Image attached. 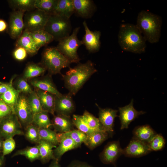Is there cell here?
<instances>
[{"label":"cell","instance_id":"cell-1","mask_svg":"<svg viewBox=\"0 0 167 167\" xmlns=\"http://www.w3.org/2000/svg\"><path fill=\"white\" fill-rule=\"evenodd\" d=\"M97 71L93 63L88 60L79 63L73 68H69L65 75L62 74L65 86L72 95H75L91 76Z\"/></svg>","mask_w":167,"mask_h":167},{"label":"cell","instance_id":"cell-2","mask_svg":"<svg viewBox=\"0 0 167 167\" xmlns=\"http://www.w3.org/2000/svg\"><path fill=\"white\" fill-rule=\"evenodd\" d=\"M118 42L123 50L135 54L145 52L146 40L135 25L126 23L119 27Z\"/></svg>","mask_w":167,"mask_h":167},{"label":"cell","instance_id":"cell-3","mask_svg":"<svg viewBox=\"0 0 167 167\" xmlns=\"http://www.w3.org/2000/svg\"><path fill=\"white\" fill-rule=\"evenodd\" d=\"M162 23L160 16L142 10L138 14L135 25L146 41L153 44L157 43L160 38Z\"/></svg>","mask_w":167,"mask_h":167},{"label":"cell","instance_id":"cell-4","mask_svg":"<svg viewBox=\"0 0 167 167\" xmlns=\"http://www.w3.org/2000/svg\"><path fill=\"white\" fill-rule=\"evenodd\" d=\"M41 63L50 75L61 74V70L65 68L70 67L72 63L56 47H48L44 50L42 54Z\"/></svg>","mask_w":167,"mask_h":167},{"label":"cell","instance_id":"cell-5","mask_svg":"<svg viewBox=\"0 0 167 167\" xmlns=\"http://www.w3.org/2000/svg\"><path fill=\"white\" fill-rule=\"evenodd\" d=\"M44 30L51 35L54 40L59 41L70 35L72 30L70 18L55 15H50Z\"/></svg>","mask_w":167,"mask_h":167},{"label":"cell","instance_id":"cell-6","mask_svg":"<svg viewBox=\"0 0 167 167\" xmlns=\"http://www.w3.org/2000/svg\"><path fill=\"white\" fill-rule=\"evenodd\" d=\"M79 29V27L75 28L71 35L59 41L56 47L71 63H79L80 60L77 50L83 43L77 37Z\"/></svg>","mask_w":167,"mask_h":167},{"label":"cell","instance_id":"cell-7","mask_svg":"<svg viewBox=\"0 0 167 167\" xmlns=\"http://www.w3.org/2000/svg\"><path fill=\"white\" fill-rule=\"evenodd\" d=\"M49 16L37 9L25 12L24 16V30L31 32L44 30Z\"/></svg>","mask_w":167,"mask_h":167},{"label":"cell","instance_id":"cell-8","mask_svg":"<svg viewBox=\"0 0 167 167\" xmlns=\"http://www.w3.org/2000/svg\"><path fill=\"white\" fill-rule=\"evenodd\" d=\"M24 134L22 126L15 114H11L0 122V136L4 140Z\"/></svg>","mask_w":167,"mask_h":167},{"label":"cell","instance_id":"cell-9","mask_svg":"<svg viewBox=\"0 0 167 167\" xmlns=\"http://www.w3.org/2000/svg\"><path fill=\"white\" fill-rule=\"evenodd\" d=\"M15 114L22 126L25 128L32 124L33 114L28 104L27 96L21 93L19 96L14 110Z\"/></svg>","mask_w":167,"mask_h":167},{"label":"cell","instance_id":"cell-10","mask_svg":"<svg viewBox=\"0 0 167 167\" xmlns=\"http://www.w3.org/2000/svg\"><path fill=\"white\" fill-rule=\"evenodd\" d=\"M24 13L21 11H13L10 14L7 31L12 39H17L24 30Z\"/></svg>","mask_w":167,"mask_h":167},{"label":"cell","instance_id":"cell-11","mask_svg":"<svg viewBox=\"0 0 167 167\" xmlns=\"http://www.w3.org/2000/svg\"><path fill=\"white\" fill-rule=\"evenodd\" d=\"M123 154V149L119 141L109 142L100 154L101 161L106 164H114L119 156Z\"/></svg>","mask_w":167,"mask_h":167},{"label":"cell","instance_id":"cell-12","mask_svg":"<svg viewBox=\"0 0 167 167\" xmlns=\"http://www.w3.org/2000/svg\"><path fill=\"white\" fill-rule=\"evenodd\" d=\"M85 34L82 41L86 49L90 53L98 52L100 48L101 43L100 38L101 35L99 31H92L90 30L86 21L83 22Z\"/></svg>","mask_w":167,"mask_h":167},{"label":"cell","instance_id":"cell-13","mask_svg":"<svg viewBox=\"0 0 167 167\" xmlns=\"http://www.w3.org/2000/svg\"><path fill=\"white\" fill-rule=\"evenodd\" d=\"M133 100L130 104L125 106L118 108L119 115L118 117L121 122L120 129H127L130 123L139 115L146 113L143 111H138L133 106Z\"/></svg>","mask_w":167,"mask_h":167},{"label":"cell","instance_id":"cell-14","mask_svg":"<svg viewBox=\"0 0 167 167\" xmlns=\"http://www.w3.org/2000/svg\"><path fill=\"white\" fill-rule=\"evenodd\" d=\"M97 105L99 110V120L103 130L111 136L114 131L113 127L115 118L118 116V111L111 108H102Z\"/></svg>","mask_w":167,"mask_h":167},{"label":"cell","instance_id":"cell-15","mask_svg":"<svg viewBox=\"0 0 167 167\" xmlns=\"http://www.w3.org/2000/svg\"><path fill=\"white\" fill-rule=\"evenodd\" d=\"M151 151L148 143L132 138L127 146L123 149V154L128 157H138Z\"/></svg>","mask_w":167,"mask_h":167},{"label":"cell","instance_id":"cell-16","mask_svg":"<svg viewBox=\"0 0 167 167\" xmlns=\"http://www.w3.org/2000/svg\"><path fill=\"white\" fill-rule=\"evenodd\" d=\"M70 93L55 96V112L57 114L70 116L75 109V105Z\"/></svg>","mask_w":167,"mask_h":167},{"label":"cell","instance_id":"cell-17","mask_svg":"<svg viewBox=\"0 0 167 167\" xmlns=\"http://www.w3.org/2000/svg\"><path fill=\"white\" fill-rule=\"evenodd\" d=\"M51 75L48 74L46 76L39 78H33L28 80L30 84L34 88L39 89L50 92L56 96H59L61 94L57 89L54 84Z\"/></svg>","mask_w":167,"mask_h":167},{"label":"cell","instance_id":"cell-18","mask_svg":"<svg viewBox=\"0 0 167 167\" xmlns=\"http://www.w3.org/2000/svg\"><path fill=\"white\" fill-rule=\"evenodd\" d=\"M75 13L84 18L91 17L96 11L97 7L92 0H73Z\"/></svg>","mask_w":167,"mask_h":167},{"label":"cell","instance_id":"cell-19","mask_svg":"<svg viewBox=\"0 0 167 167\" xmlns=\"http://www.w3.org/2000/svg\"><path fill=\"white\" fill-rule=\"evenodd\" d=\"M57 134L59 143L53 152L56 159L59 161L66 152L79 147L70 137L62 136L60 133Z\"/></svg>","mask_w":167,"mask_h":167},{"label":"cell","instance_id":"cell-20","mask_svg":"<svg viewBox=\"0 0 167 167\" xmlns=\"http://www.w3.org/2000/svg\"><path fill=\"white\" fill-rule=\"evenodd\" d=\"M51 122L54 131L59 133L69 132L73 130L74 126L70 116L62 115H54Z\"/></svg>","mask_w":167,"mask_h":167},{"label":"cell","instance_id":"cell-21","mask_svg":"<svg viewBox=\"0 0 167 167\" xmlns=\"http://www.w3.org/2000/svg\"><path fill=\"white\" fill-rule=\"evenodd\" d=\"M40 100L42 109L54 115L55 96L47 92L34 88Z\"/></svg>","mask_w":167,"mask_h":167},{"label":"cell","instance_id":"cell-22","mask_svg":"<svg viewBox=\"0 0 167 167\" xmlns=\"http://www.w3.org/2000/svg\"><path fill=\"white\" fill-rule=\"evenodd\" d=\"M15 47L24 48L28 54L31 56L36 55L39 49L37 47L29 32L24 30L20 36L17 39Z\"/></svg>","mask_w":167,"mask_h":167},{"label":"cell","instance_id":"cell-23","mask_svg":"<svg viewBox=\"0 0 167 167\" xmlns=\"http://www.w3.org/2000/svg\"><path fill=\"white\" fill-rule=\"evenodd\" d=\"M132 138L148 143L157 134L148 125L138 126L134 129Z\"/></svg>","mask_w":167,"mask_h":167},{"label":"cell","instance_id":"cell-24","mask_svg":"<svg viewBox=\"0 0 167 167\" xmlns=\"http://www.w3.org/2000/svg\"><path fill=\"white\" fill-rule=\"evenodd\" d=\"M109 136V134L104 130L96 131L87 135L84 143L89 148L93 150L102 143Z\"/></svg>","mask_w":167,"mask_h":167},{"label":"cell","instance_id":"cell-25","mask_svg":"<svg viewBox=\"0 0 167 167\" xmlns=\"http://www.w3.org/2000/svg\"><path fill=\"white\" fill-rule=\"evenodd\" d=\"M37 145L39 150V160L42 162L45 163L50 160L56 159L53 150V148H56V146L42 139H40Z\"/></svg>","mask_w":167,"mask_h":167},{"label":"cell","instance_id":"cell-26","mask_svg":"<svg viewBox=\"0 0 167 167\" xmlns=\"http://www.w3.org/2000/svg\"><path fill=\"white\" fill-rule=\"evenodd\" d=\"M46 71L45 67L41 63H28L24 70L22 77L28 81L43 75Z\"/></svg>","mask_w":167,"mask_h":167},{"label":"cell","instance_id":"cell-27","mask_svg":"<svg viewBox=\"0 0 167 167\" xmlns=\"http://www.w3.org/2000/svg\"><path fill=\"white\" fill-rule=\"evenodd\" d=\"M74 13L73 0H58L54 15L70 18Z\"/></svg>","mask_w":167,"mask_h":167},{"label":"cell","instance_id":"cell-28","mask_svg":"<svg viewBox=\"0 0 167 167\" xmlns=\"http://www.w3.org/2000/svg\"><path fill=\"white\" fill-rule=\"evenodd\" d=\"M20 93L14 87L13 81L7 90L4 94L0 95V98L12 109L14 112V108Z\"/></svg>","mask_w":167,"mask_h":167},{"label":"cell","instance_id":"cell-29","mask_svg":"<svg viewBox=\"0 0 167 167\" xmlns=\"http://www.w3.org/2000/svg\"><path fill=\"white\" fill-rule=\"evenodd\" d=\"M29 32L39 49L54 40L53 36L44 30Z\"/></svg>","mask_w":167,"mask_h":167},{"label":"cell","instance_id":"cell-30","mask_svg":"<svg viewBox=\"0 0 167 167\" xmlns=\"http://www.w3.org/2000/svg\"><path fill=\"white\" fill-rule=\"evenodd\" d=\"M35 0H10L8 1L10 6L13 11L25 12L35 9Z\"/></svg>","mask_w":167,"mask_h":167},{"label":"cell","instance_id":"cell-31","mask_svg":"<svg viewBox=\"0 0 167 167\" xmlns=\"http://www.w3.org/2000/svg\"><path fill=\"white\" fill-rule=\"evenodd\" d=\"M49 113L43 111L34 114L32 124L38 128H50L52 126V124Z\"/></svg>","mask_w":167,"mask_h":167},{"label":"cell","instance_id":"cell-32","mask_svg":"<svg viewBox=\"0 0 167 167\" xmlns=\"http://www.w3.org/2000/svg\"><path fill=\"white\" fill-rule=\"evenodd\" d=\"M58 0H35L36 9L40 10L48 15L54 14Z\"/></svg>","mask_w":167,"mask_h":167},{"label":"cell","instance_id":"cell-33","mask_svg":"<svg viewBox=\"0 0 167 167\" xmlns=\"http://www.w3.org/2000/svg\"><path fill=\"white\" fill-rule=\"evenodd\" d=\"M21 155L25 156L32 162L39 160V150L37 145L33 147H27L23 149L18 150L13 155V156Z\"/></svg>","mask_w":167,"mask_h":167},{"label":"cell","instance_id":"cell-34","mask_svg":"<svg viewBox=\"0 0 167 167\" xmlns=\"http://www.w3.org/2000/svg\"><path fill=\"white\" fill-rule=\"evenodd\" d=\"M39 134L41 139L47 141L56 147L59 143L57 133L50 128H39Z\"/></svg>","mask_w":167,"mask_h":167},{"label":"cell","instance_id":"cell-35","mask_svg":"<svg viewBox=\"0 0 167 167\" xmlns=\"http://www.w3.org/2000/svg\"><path fill=\"white\" fill-rule=\"evenodd\" d=\"M82 116L84 121L92 130L95 131L104 130L98 118L87 110L84 111Z\"/></svg>","mask_w":167,"mask_h":167},{"label":"cell","instance_id":"cell-36","mask_svg":"<svg viewBox=\"0 0 167 167\" xmlns=\"http://www.w3.org/2000/svg\"><path fill=\"white\" fill-rule=\"evenodd\" d=\"M24 135L26 138L32 143L37 144L41 139L39 134V128L32 124L25 128Z\"/></svg>","mask_w":167,"mask_h":167},{"label":"cell","instance_id":"cell-37","mask_svg":"<svg viewBox=\"0 0 167 167\" xmlns=\"http://www.w3.org/2000/svg\"><path fill=\"white\" fill-rule=\"evenodd\" d=\"M27 99L29 106L33 115L43 111L39 98L34 90L28 95Z\"/></svg>","mask_w":167,"mask_h":167},{"label":"cell","instance_id":"cell-38","mask_svg":"<svg viewBox=\"0 0 167 167\" xmlns=\"http://www.w3.org/2000/svg\"><path fill=\"white\" fill-rule=\"evenodd\" d=\"M60 133L62 136L71 138L79 147L84 142L87 136L85 133L78 130H72L67 132Z\"/></svg>","mask_w":167,"mask_h":167},{"label":"cell","instance_id":"cell-39","mask_svg":"<svg viewBox=\"0 0 167 167\" xmlns=\"http://www.w3.org/2000/svg\"><path fill=\"white\" fill-rule=\"evenodd\" d=\"M13 85L20 93L25 95H28L33 91L27 80L22 77L17 78L13 82Z\"/></svg>","mask_w":167,"mask_h":167},{"label":"cell","instance_id":"cell-40","mask_svg":"<svg viewBox=\"0 0 167 167\" xmlns=\"http://www.w3.org/2000/svg\"><path fill=\"white\" fill-rule=\"evenodd\" d=\"M72 119L74 126L78 130L85 133L87 135L96 131L89 127L84 121L82 115L74 114Z\"/></svg>","mask_w":167,"mask_h":167},{"label":"cell","instance_id":"cell-41","mask_svg":"<svg viewBox=\"0 0 167 167\" xmlns=\"http://www.w3.org/2000/svg\"><path fill=\"white\" fill-rule=\"evenodd\" d=\"M165 143V140L162 135L156 134L148 144L152 151H156L162 149Z\"/></svg>","mask_w":167,"mask_h":167},{"label":"cell","instance_id":"cell-42","mask_svg":"<svg viewBox=\"0 0 167 167\" xmlns=\"http://www.w3.org/2000/svg\"><path fill=\"white\" fill-rule=\"evenodd\" d=\"M16 143L13 139L11 138L4 140L2 154L5 156L11 153L15 149Z\"/></svg>","mask_w":167,"mask_h":167},{"label":"cell","instance_id":"cell-43","mask_svg":"<svg viewBox=\"0 0 167 167\" xmlns=\"http://www.w3.org/2000/svg\"><path fill=\"white\" fill-rule=\"evenodd\" d=\"M12 113L14 112L12 109L0 98V122Z\"/></svg>","mask_w":167,"mask_h":167},{"label":"cell","instance_id":"cell-44","mask_svg":"<svg viewBox=\"0 0 167 167\" xmlns=\"http://www.w3.org/2000/svg\"><path fill=\"white\" fill-rule=\"evenodd\" d=\"M13 56L14 58L18 61H22L27 58L28 53L26 50L21 46L16 47L13 51Z\"/></svg>","mask_w":167,"mask_h":167},{"label":"cell","instance_id":"cell-45","mask_svg":"<svg viewBox=\"0 0 167 167\" xmlns=\"http://www.w3.org/2000/svg\"><path fill=\"white\" fill-rule=\"evenodd\" d=\"M16 75H15L11 79L9 82L8 83H5L0 82V95L5 93L8 89L10 85L14 79L16 77Z\"/></svg>","mask_w":167,"mask_h":167},{"label":"cell","instance_id":"cell-46","mask_svg":"<svg viewBox=\"0 0 167 167\" xmlns=\"http://www.w3.org/2000/svg\"><path fill=\"white\" fill-rule=\"evenodd\" d=\"M68 167H93L88 163L78 161H72Z\"/></svg>","mask_w":167,"mask_h":167},{"label":"cell","instance_id":"cell-47","mask_svg":"<svg viewBox=\"0 0 167 167\" xmlns=\"http://www.w3.org/2000/svg\"><path fill=\"white\" fill-rule=\"evenodd\" d=\"M8 25L6 22L2 19H0V32H3L7 28Z\"/></svg>","mask_w":167,"mask_h":167},{"label":"cell","instance_id":"cell-48","mask_svg":"<svg viewBox=\"0 0 167 167\" xmlns=\"http://www.w3.org/2000/svg\"><path fill=\"white\" fill-rule=\"evenodd\" d=\"M58 161L56 159L53 160L50 164L48 167H60Z\"/></svg>","mask_w":167,"mask_h":167},{"label":"cell","instance_id":"cell-49","mask_svg":"<svg viewBox=\"0 0 167 167\" xmlns=\"http://www.w3.org/2000/svg\"><path fill=\"white\" fill-rule=\"evenodd\" d=\"M5 161V156L2 154H0V167L3 166Z\"/></svg>","mask_w":167,"mask_h":167},{"label":"cell","instance_id":"cell-50","mask_svg":"<svg viewBox=\"0 0 167 167\" xmlns=\"http://www.w3.org/2000/svg\"><path fill=\"white\" fill-rule=\"evenodd\" d=\"M4 139L0 136V154H2L3 144Z\"/></svg>","mask_w":167,"mask_h":167}]
</instances>
